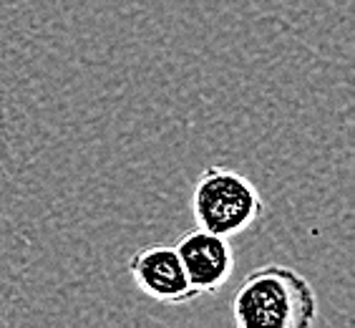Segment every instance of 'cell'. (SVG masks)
<instances>
[{
  "label": "cell",
  "instance_id": "obj_3",
  "mask_svg": "<svg viewBox=\"0 0 355 328\" xmlns=\"http://www.w3.org/2000/svg\"><path fill=\"white\" fill-rule=\"evenodd\" d=\"M129 273L144 295L166 306H184L197 298L179 260L177 247L146 245L129 260Z\"/></svg>",
  "mask_w": 355,
  "mask_h": 328
},
{
  "label": "cell",
  "instance_id": "obj_4",
  "mask_svg": "<svg viewBox=\"0 0 355 328\" xmlns=\"http://www.w3.org/2000/svg\"><path fill=\"white\" fill-rule=\"evenodd\" d=\"M177 253L184 273L189 278L191 288L199 295L205 293H217L219 288L230 281V275L234 270V255L230 238L222 235L207 233V230H194V233L184 235L179 240Z\"/></svg>",
  "mask_w": 355,
  "mask_h": 328
},
{
  "label": "cell",
  "instance_id": "obj_1",
  "mask_svg": "<svg viewBox=\"0 0 355 328\" xmlns=\"http://www.w3.org/2000/svg\"><path fill=\"white\" fill-rule=\"evenodd\" d=\"M232 315L239 328H308L318 318V293L295 268L262 265L239 283Z\"/></svg>",
  "mask_w": 355,
  "mask_h": 328
},
{
  "label": "cell",
  "instance_id": "obj_2",
  "mask_svg": "<svg viewBox=\"0 0 355 328\" xmlns=\"http://www.w3.org/2000/svg\"><path fill=\"white\" fill-rule=\"evenodd\" d=\"M262 197L252 179L227 167H207L191 190V215L207 233L234 238L262 218Z\"/></svg>",
  "mask_w": 355,
  "mask_h": 328
}]
</instances>
